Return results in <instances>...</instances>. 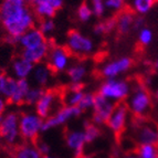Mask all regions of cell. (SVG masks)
I'll return each mask as SVG.
<instances>
[{
	"mask_svg": "<svg viewBox=\"0 0 158 158\" xmlns=\"http://www.w3.org/2000/svg\"><path fill=\"white\" fill-rule=\"evenodd\" d=\"M0 17L7 33V42L18 43L24 32L35 27V15L27 7L23 0H2L0 5Z\"/></svg>",
	"mask_w": 158,
	"mask_h": 158,
	"instance_id": "cell-1",
	"label": "cell"
},
{
	"mask_svg": "<svg viewBox=\"0 0 158 158\" xmlns=\"http://www.w3.org/2000/svg\"><path fill=\"white\" fill-rule=\"evenodd\" d=\"M127 98L126 104L133 117H149L153 98L144 82L139 80L134 85H131V93Z\"/></svg>",
	"mask_w": 158,
	"mask_h": 158,
	"instance_id": "cell-2",
	"label": "cell"
},
{
	"mask_svg": "<svg viewBox=\"0 0 158 158\" xmlns=\"http://www.w3.org/2000/svg\"><path fill=\"white\" fill-rule=\"evenodd\" d=\"M133 138L138 145L158 147V124L149 117H133Z\"/></svg>",
	"mask_w": 158,
	"mask_h": 158,
	"instance_id": "cell-3",
	"label": "cell"
},
{
	"mask_svg": "<svg viewBox=\"0 0 158 158\" xmlns=\"http://www.w3.org/2000/svg\"><path fill=\"white\" fill-rule=\"evenodd\" d=\"M64 106L62 89H45L35 104V113L42 119L54 115Z\"/></svg>",
	"mask_w": 158,
	"mask_h": 158,
	"instance_id": "cell-4",
	"label": "cell"
},
{
	"mask_svg": "<svg viewBox=\"0 0 158 158\" xmlns=\"http://www.w3.org/2000/svg\"><path fill=\"white\" fill-rule=\"evenodd\" d=\"M43 119L35 112H26L19 116V133L24 143H35L39 140L40 133H42Z\"/></svg>",
	"mask_w": 158,
	"mask_h": 158,
	"instance_id": "cell-5",
	"label": "cell"
},
{
	"mask_svg": "<svg viewBox=\"0 0 158 158\" xmlns=\"http://www.w3.org/2000/svg\"><path fill=\"white\" fill-rule=\"evenodd\" d=\"M65 48L71 53V56H75L79 59H84L93 52L94 43L90 38L80 31L71 30L69 31L66 37Z\"/></svg>",
	"mask_w": 158,
	"mask_h": 158,
	"instance_id": "cell-6",
	"label": "cell"
},
{
	"mask_svg": "<svg viewBox=\"0 0 158 158\" xmlns=\"http://www.w3.org/2000/svg\"><path fill=\"white\" fill-rule=\"evenodd\" d=\"M98 94L113 102H123L131 93V83L125 80L106 79L98 89Z\"/></svg>",
	"mask_w": 158,
	"mask_h": 158,
	"instance_id": "cell-7",
	"label": "cell"
},
{
	"mask_svg": "<svg viewBox=\"0 0 158 158\" xmlns=\"http://www.w3.org/2000/svg\"><path fill=\"white\" fill-rule=\"evenodd\" d=\"M19 116L17 112H8L2 116L0 123V139L13 147L19 145L18 140L21 139L19 133Z\"/></svg>",
	"mask_w": 158,
	"mask_h": 158,
	"instance_id": "cell-8",
	"label": "cell"
},
{
	"mask_svg": "<svg viewBox=\"0 0 158 158\" xmlns=\"http://www.w3.org/2000/svg\"><path fill=\"white\" fill-rule=\"evenodd\" d=\"M71 53L65 47H61L56 43H50L49 52L47 56V65L52 73H60L69 68Z\"/></svg>",
	"mask_w": 158,
	"mask_h": 158,
	"instance_id": "cell-9",
	"label": "cell"
},
{
	"mask_svg": "<svg viewBox=\"0 0 158 158\" xmlns=\"http://www.w3.org/2000/svg\"><path fill=\"white\" fill-rule=\"evenodd\" d=\"M128 106H127L126 102H117L115 104V108H114L113 113L110 116V118L107 121V126L114 133L117 138L121 136L123 133L125 132L127 126V121H128Z\"/></svg>",
	"mask_w": 158,
	"mask_h": 158,
	"instance_id": "cell-10",
	"label": "cell"
},
{
	"mask_svg": "<svg viewBox=\"0 0 158 158\" xmlns=\"http://www.w3.org/2000/svg\"><path fill=\"white\" fill-rule=\"evenodd\" d=\"M115 102L104 98L103 95L95 93L94 98V104H93V116L92 122L94 124L104 125L107 123L110 116L113 113L114 108H115Z\"/></svg>",
	"mask_w": 158,
	"mask_h": 158,
	"instance_id": "cell-11",
	"label": "cell"
},
{
	"mask_svg": "<svg viewBox=\"0 0 158 158\" xmlns=\"http://www.w3.org/2000/svg\"><path fill=\"white\" fill-rule=\"evenodd\" d=\"M82 113H83V111H82L80 107H77V106L64 105L63 107L61 108V110H59L54 115L43 119L42 133L47 132L49 129L56 128V127L65 124L66 122L70 121L71 118L79 117Z\"/></svg>",
	"mask_w": 158,
	"mask_h": 158,
	"instance_id": "cell-12",
	"label": "cell"
},
{
	"mask_svg": "<svg viewBox=\"0 0 158 158\" xmlns=\"http://www.w3.org/2000/svg\"><path fill=\"white\" fill-rule=\"evenodd\" d=\"M134 61L128 56H123V58L116 59L111 62L106 63L100 70L101 77L104 79H116V77L125 73L132 68Z\"/></svg>",
	"mask_w": 158,
	"mask_h": 158,
	"instance_id": "cell-13",
	"label": "cell"
},
{
	"mask_svg": "<svg viewBox=\"0 0 158 158\" xmlns=\"http://www.w3.org/2000/svg\"><path fill=\"white\" fill-rule=\"evenodd\" d=\"M66 145L70 149L73 150L74 158H81L84 155L85 138L83 131H70L65 134Z\"/></svg>",
	"mask_w": 158,
	"mask_h": 158,
	"instance_id": "cell-14",
	"label": "cell"
},
{
	"mask_svg": "<svg viewBox=\"0 0 158 158\" xmlns=\"http://www.w3.org/2000/svg\"><path fill=\"white\" fill-rule=\"evenodd\" d=\"M45 41L48 40L44 34L40 31L39 28L33 27L19 38L18 44L21 47V49H32V48H35L44 43Z\"/></svg>",
	"mask_w": 158,
	"mask_h": 158,
	"instance_id": "cell-15",
	"label": "cell"
},
{
	"mask_svg": "<svg viewBox=\"0 0 158 158\" xmlns=\"http://www.w3.org/2000/svg\"><path fill=\"white\" fill-rule=\"evenodd\" d=\"M49 48H50V42L45 41L44 43L32 49H21L20 56L35 65V64L42 63V61L47 59Z\"/></svg>",
	"mask_w": 158,
	"mask_h": 158,
	"instance_id": "cell-16",
	"label": "cell"
},
{
	"mask_svg": "<svg viewBox=\"0 0 158 158\" xmlns=\"http://www.w3.org/2000/svg\"><path fill=\"white\" fill-rule=\"evenodd\" d=\"M117 18V24H116V30L121 35H126L131 32L133 28V23L135 20V12L132 8H125L118 11L116 15Z\"/></svg>",
	"mask_w": 158,
	"mask_h": 158,
	"instance_id": "cell-17",
	"label": "cell"
},
{
	"mask_svg": "<svg viewBox=\"0 0 158 158\" xmlns=\"http://www.w3.org/2000/svg\"><path fill=\"white\" fill-rule=\"evenodd\" d=\"M34 69V64L27 61L21 56H17L13 59L12 64H11V71H12V77L17 80L28 79L32 74Z\"/></svg>",
	"mask_w": 158,
	"mask_h": 158,
	"instance_id": "cell-18",
	"label": "cell"
},
{
	"mask_svg": "<svg viewBox=\"0 0 158 158\" xmlns=\"http://www.w3.org/2000/svg\"><path fill=\"white\" fill-rule=\"evenodd\" d=\"M51 74H53L51 72V70L49 69V66L44 63H39L34 65L33 71H32V77H33V81L35 82L37 86L43 87L45 86L49 83V80H50Z\"/></svg>",
	"mask_w": 158,
	"mask_h": 158,
	"instance_id": "cell-19",
	"label": "cell"
},
{
	"mask_svg": "<svg viewBox=\"0 0 158 158\" xmlns=\"http://www.w3.org/2000/svg\"><path fill=\"white\" fill-rule=\"evenodd\" d=\"M13 158H42L38 148L32 143H23L15 146Z\"/></svg>",
	"mask_w": 158,
	"mask_h": 158,
	"instance_id": "cell-20",
	"label": "cell"
},
{
	"mask_svg": "<svg viewBox=\"0 0 158 158\" xmlns=\"http://www.w3.org/2000/svg\"><path fill=\"white\" fill-rule=\"evenodd\" d=\"M32 11L35 15V17L40 20L47 18L53 19L56 12L47 0H40V1H35L32 3Z\"/></svg>",
	"mask_w": 158,
	"mask_h": 158,
	"instance_id": "cell-21",
	"label": "cell"
},
{
	"mask_svg": "<svg viewBox=\"0 0 158 158\" xmlns=\"http://www.w3.org/2000/svg\"><path fill=\"white\" fill-rule=\"evenodd\" d=\"M30 87H31V85H30V82L28 81V79L18 80V86H17L16 93L13 94V96L9 100L8 103L12 104V105H23L26 95Z\"/></svg>",
	"mask_w": 158,
	"mask_h": 158,
	"instance_id": "cell-22",
	"label": "cell"
},
{
	"mask_svg": "<svg viewBox=\"0 0 158 158\" xmlns=\"http://www.w3.org/2000/svg\"><path fill=\"white\" fill-rule=\"evenodd\" d=\"M86 66L83 63H75L66 69V73L71 83H81L86 75Z\"/></svg>",
	"mask_w": 158,
	"mask_h": 158,
	"instance_id": "cell-23",
	"label": "cell"
},
{
	"mask_svg": "<svg viewBox=\"0 0 158 158\" xmlns=\"http://www.w3.org/2000/svg\"><path fill=\"white\" fill-rule=\"evenodd\" d=\"M157 0H132V9L140 16L146 15L153 8Z\"/></svg>",
	"mask_w": 158,
	"mask_h": 158,
	"instance_id": "cell-24",
	"label": "cell"
},
{
	"mask_svg": "<svg viewBox=\"0 0 158 158\" xmlns=\"http://www.w3.org/2000/svg\"><path fill=\"white\" fill-rule=\"evenodd\" d=\"M83 133H84V138L86 144H90L93 143L98 136L101 135V129L98 127V125L94 124L92 121L86 122L84 124V129H83Z\"/></svg>",
	"mask_w": 158,
	"mask_h": 158,
	"instance_id": "cell-25",
	"label": "cell"
},
{
	"mask_svg": "<svg viewBox=\"0 0 158 158\" xmlns=\"http://www.w3.org/2000/svg\"><path fill=\"white\" fill-rule=\"evenodd\" d=\"M17 86H18V80H17L16 77H13L12 75H8L7 79H6L2 92H1V95L5 98V100L7 101V103H8L9 100L12 98L13 94L16 93Z\"/></svg>",
	"mask_w": 158,
	"mask_h": 158,
	"instance_id": "cell-26",
	"label": "cell"
},
{
	"mask_svg": "<svg viewBox=\"0 0 158 158\" xmlns=\"http://www.w3.org/2000/svg\"><path fill=\"white\" fill-rule=\"evenodd\" d=\"M135 154L138 158H157L158 147L154 145H138L135 149Z\"/></svg>",
	"mask_w": 158,
	"mask_h": 158,
	"instance_id": "cell-27",
	"label": "cell"
},
{
	"mask_svg": "<svg viewBox=\"0 0 158 158\" xmlns=\"http://www.w3.org/2000/svg\"><path fill=\"white\" fill-rule=\"evenodd\" d=\"M44 90L45 89L40 86H31L26 95L24 104H27V105H35L38 101L40 100V98L42 96Z\"/></svg>",
	"mask_w": 158,
	"mask_h": 158,
	"instance_id": "cell-28",
	"label": "cell"
},
{
	"mask_svg": "<svg viewBox=\"0 0 158 158\" xmlns=\"http://www.w3.org/2000/svg\"><path fill=\"white\" fill-rule=\"evenodd\" d=\"M77 19H79L81 22H87L91 20V18H92V16H93V11H92V8H91V6L89 5L86 1H83V2L79 6V8H77Z\"/></svg>",
	"mask_w": 158,
	"mask_h": 158,
	"instance_id": "cell-29",
	"label": "cell"
},
{
	"mask_svg": "<svg viewBox=\"0 0 158 158\" xmlns=\"http://www.w3.org/2000/svg\"><path fill=\"white\" fill-rule=\"evenodd\" d=\"M91 8L93 11V16L102 18L105 13V0H90Z\"/></svg>",
	"mask_w": 158,
	"mask_h": 158,
	"instance_id": "cell-30",
	"label": "cell"
},
{
	"mask_svg": "<svg viewBox=\"0 0 158 158\" xmlns=\"http://www.w3.org/2000/svg\"><path fill=\"white\" fill-rule=\"evenodd\" d=\"M38 28L44 35H47V34H50L53 30L56 29V23L53 21V19L51 18L41 19L39 21V24H38Z\"/></svg>",
	"mask_w": 158,
	"mask_h": 158,
	"instance_id": "cell-31",
	"label": "cell"
},
{
	"mask_svg": "<svg viewBox=\"0 0 158 158\" xmlns=\"http://www.w3.org/2000/svg\"><path fill=\"white\" fill-rule=\"evenodd\" d=\"M153 31L148 28H143L138 31V42L140 45H144V47L148 45L153 41Z\"/></svg>",
	"mask_w": 158,
	"mask_h": 158,
	"instance_id": "cell-32",
	"label": "cell"
},
{
	"mask_svg": "<svg viewBox=\"0 0 158 158\" xmlns=\"http://www.w3.org/2000/svg\"><path fill=\"white\" fill-rule=\"evenodd\" d=\"M94 98H95V93L85 92L77 107L81 108L83 112L89 110V108H92L93 104H94Z\"/></svg>",
	"mask_w": 158,
	"mask_h": 158,
	"instance_id": "cell-33",
	"label": "cell"
},
{
	"mask_svg": "<svg viewBox=\"0 0 158 158\" xmlns=\"http://www.w3.org/2000/svg\"><path fill=\"white\" fill-rule=\"evenodd\" d=\"M126 0H105V7L113 11H121L124 9Z\"/></svg>",
	"mask_w": 158,
	"mask_h": 158,
	"instance_id": "cell-34",
	"label": "cell"
},
{
	"mask_svg": "<svg viewBox=\"0 0 158 158\" xmlns=\"http://www.w3.org/2000/svg\"><path fill=\"white\" fill-rule=\"evenodd\" d=\"M35 147L38 148V150L40 152V154L42 156L44 155H49V153H50V147H49V145L48 144H45L44 142H41V140H38L35 144Z\"/></svg>",
	"mask_w": 158,
	"mask_h": 158,
	"instance_id": "cell-35",
	"label": "cell"
},
{
	"mask_svg": "<svg viewBox=\"0 0 158 158\" xmlns=\"http://www.w3.org/2000/svg\"><path fill=\"white\" fill-rule=\"evenodd\" d=\"M144 27H145V19L143 18V17H135L133 28H134L135 30H138V31H139Z\"/></svg>",
	"mask_w": 158,
	"mask_h": 158,
	"instance_id": "cell-36",
	"label": "cell"
},
{
	"mask_svg": "<svg viewBox=\"0 0 158 158\" xmlns=\"http://www.w3.org/2000/svg\"><path fill=\"white\" fill-rule=\"evenodd\" d=\"M47 1L52 6L53 9L56 11L60 10L63 7V3H64V0H47Z\"/></svg>",
	"mask_w": 158,
	"mask_h": 158,
	"instance_id": "cell-37",
	"label": "cell"
},
{
	"mask_svg": "<svg viewBox=\"0 0 158 158\" xmlns=\"http://www.w3.org/2000/svg\"><path fill=\"white\" fill-rule=\"evenodd\" d=\"M7 101L5 100V98H3L2 95H0V115H3V113H5L6 111V107H7Z\"/></svg>",
	"mask_w": 158,
	"mask_h": 158,
	"instance_id": "cell-38",
	"label": "cell"
},
{
	"mask_svg": "<svg viewBox=\"0 0 158 158\" xmlns=\"http://www.w3.org/2000/svg\"><path fill=\"white\" fill-rule=\"evenodd\" d=\"M7 74L3 73V72H0V95H1V92H2V89H3V85H5V82L6 79H7Z\"/></svg>",
	"mask_w": 158,
	"mask_h": 158,
	"instance_id": "cell-39",
	"label": "cell"
},
{
	"mask_svg": "<svg viewBox=\"0 0 158 158\" xmlns=\"http://www.w3.org/2000/svg\"><path fill=\"white\" fill-rule=\"evenodd\" d=\"M125 158H138V157H137V155H136V154H128V155H126V157H125Z\"/></svg>",
	"mask_w": 158,
	"mask_h": 158,
	"instance_id": "cell-40",
	"label": "cell"
},
{
	"mask_svg": "<svg viewBox=\"0 0 158 158\" xmlns=\"http://www.w3.org/2000/svg\"><path fill=\"white\" fill-rule=\"evenodd\" d=\"M26 3H29V5H32V3L34 2V0H23Z\"/></svg>",
	"mask_w": 158,
	"mask_h": 158,
	"instance_id": "cell-41",
	"label": "cell"
},
{
	"mask_svg": "<svg viewBox=\"0 0 158 158\" xmlns=\"http://www.w3.org/2000/svg\"><path fill=\"white\" fill-rule=\"evenodd\" d=\"M42 158H58V157H54V156H51V155H44L42 156Z\"/></svg>",
	"mask_w": 158,
	"mask_h": 158,
	"instance_id": "cell-42",
	"label": "cell"
},
{
	"mask_svg": "<svg viewBox=\"0 0 158 158\" xmlns=\"http://www.w3.org/2000/svg\"><path fill=\"white\" fill-rule=\"evenodd\" d=\"M81 158H92V157H91V156H89V155H85V154H84V155L82 156Z\"/></svg>",
	"mask_w": 158,
	"mask_h": 158,
	"instance_id": "cell-43",
	"label": "cell"
},
{
	"mask_svg": "<svg viewBox=\"0 0 158 158\" xmlns=\"http://www.w3.org/2000/svg\"><path fill=\"white\" fill-rule=\"evenodd\" d=\"M155 68L158 70V59H157V61H156V62H155Z\"/></svg>",
	"mask_w": 158,
	"mask_h": 158,
	"instance_id": "cell-44",
	"label": "cell"
},
{
	"mask_svg": "<svg viewBox=\"0 0 158 158\" xmlns=\"http://www.w3.org/2000/svg\"><path fill=\"white\" fill-rule=\"evenodd\" d=\"M155 98H156V100L158 101V91H157V92L155 93Z\"/></svg>",
	"mask_w": 158,
	"mask_h": 158,
	"instance_id": "cell-45",
	"label": "cell"
},
{
	"mask_svg": "<svg viewBox=\"0 0 158 158\" xmlns=\"http://www.w3.org/2000/svg\"><path fill=\"white\" fill-rule=\"evenodd\" d=\"M2 116H3V115H0V123H1V119H2Z\"/></svg>",
	"mask_w": 158,
	"mask_h": 158,
	"instance_id": "cell-46",
	"label": "cell"
},
{
	"mask_svg": "<svg viewBox=\"0 0 158 158\" xmlns=\"http://www.w3.org/2000/svg\"><path fill=\"white\" fill-rule=\"evenodd\" d=\"M0 23H1V17H0Z\"/></svg>",
	"mask_w": 158,
	"mask_h": 158,
	"instance_id": "cell-47",
	"label": "cell"
},
{
	"mask_svg": "<svg viewBox=\"0 0 158 158\" xmlns=\"http://www.w3.org/2000/svg\"><path fill=\"white\" fill-rule=\"evenodd\" d=\"M157 1H158V0H157Z\"/></svg>",
	"mask_w": 158,
	"mask_h": 158,
	"instance_id": "cell-48",
	"label": "cell"
},
{
	"mask_svg": "<svg viewBox=\"0 0 158 158\" xmlns=\"http://www.w3.org/2000/svg\"><path fill=\"white\" fill-rule=\"evenodd\" d=\"M157 158H158V157H157Z\"/></svg>",
	"mask_w": 158,
	"mask_h": 158,
	"instance_id": "cell-49",
	"label": "cell"
}]
</instances>
